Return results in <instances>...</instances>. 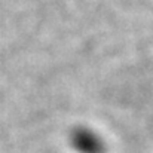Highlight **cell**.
<instances>
[{"mask_svg": "<svg viewBox=\"0 0 153 153\" xmlns=\"http://www.w3.org/2000/svg\"><path fill=\"white\" fill-rule=\"evenodd\" d=\"M76 149L82 153H102L101 141L89 131H77L73 140Z\"/></svg>", "mask_w": 153, "mask_h": 153, "instance_id": "cell-1", "label": "cell"}]
</instances>
